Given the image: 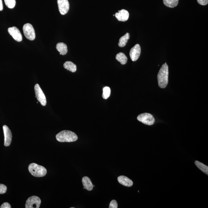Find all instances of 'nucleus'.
I'll list each match as a JSON object with an SVG mask.
<instances>
[{
  "mask_svg": "<svg viewBox=\"0 0 208 208\" xmlns=\"http://www.w3.org/2000/svg\"><path fill=\"white\" fill-rule=\"evenodd\" d=\"M35 97L37 98L38 100L39 101L42 106L46 105L47 104L46 98L39 84H36L35 85Z\"/></svg>",
  "mask_w": 208,
  "mask_h": 208,
  "instance_id": "nucleus-7",
  "label": "nucleus"
},
{
  "mask_svg": "<svg viewBox=\"0 0 208 208\" xmlns=\"http://www.w3.org/2000/svg\"><path fill=\"white\" fill-rule=\"evenodd\" d=\"M57 50L60 52V55H65L67 53V47L65 44L63 43H59L57 44Z\"/></svg>",
  "mask_w": 208,
  "mask_h": 208,
  "instance_id": "nucleus-15",
  "label": "nucleus"
},
{
  "mask_svg": "<svg viewBox=\"0 0 208 208\" xmlns=\"http://www.w3.org/2000/svg\"><path fill=\"white\" fill-rule=\"evenodd\" d=\"M141 52V47L139 44H136L130 51V56L131 60L133 61L137 60L139 58Z\"/></svg>",
  "mask_w": 208,
  "mask_h": 208,
  "instance_id": "nucleus-8",
  "label": "nucleus"
},
{
  "mask_svg": "<svg viewBox=\"0 0 208 208\" xmlns=\"http://www.w3.org/2000/svg\"><path fill=\"white\" fill-rule=\"evenodd\" d=\"M116 59L122 65H125L127 62V57L123 52H120L117 54L116 56Z\"/></svg>",
  "mask_w": 208,
  "mask_h": 208,
  "instance_id": "nucleus-18",
  "label": "nucleus"
},
{
  "mask_svg": "<svg viewBox=\"0 0 208 208\" xmlns=\"http://www.w3.org/2000/svg\"><path fill=\"white\" fill-rule=\"evenodd\" d=\"M137 120L143 124L148 125H152L155 122V119L153 116L148 113H144L139 115Z\"/></svg>",
  "mask_w": 208,
  "mask_h": 208,
  "instance_id": "nucleus-5",
  "label": "nucleus"
},
{
  "mask_svg": "<svg viewBox=\"0 0 208 208\" xmlns=\"http://www.w3.org/2000/svg\"><path fill=\"white\" fill-rule=\"evenodd\" d=\"M56 138L60 142H71L77 141L78 137L73 132L63 130L56 135Z\"/></svg>",
  "mask_w": 208,
  "mask_h": 208,
  "instance_id": "nucleus-2",
  "label": "nucleus"
},
{
  "mask_svg": "<svg viewBox=\"0 0 208 208\" xmlns=\"http://www.w3.org/2000/svg\"><path fill=\"white\" fill-rule=\"evenodd\" d=\"M168 66L165 63L162 65L157 76L158 85L160 88H165L167 87L168 82Z\"/></svg>",
  "mask_w": 208,
  "mask_h": 208,
  "instance_id": "nucleus-1",
  "label": "nucleus"
},
{
  "mask_svg": "<svg viewBox=\"0 0 208 208\" xmlns=\"http://www.w3.org/2000/svg\"><path fill=\"white\" fill-rule=\"evenodd\" d=\"M63 66L64 68L72 72H75L77 71V66L75 64L72 62L70 61L66 62L64 64Z\"/></svg>",
  "mask_w": 208,
  "mask_h": 208,
  "instance_id": "nucleus-16",
  "label": "nucleus"
},
{
  "mask_svg": "<svg viewBox=\"0 0 208 208\" xmlns=\"http://www.w3.org/2000/svg\"><path fill=\"white\" fill-rule=\"evenodd\" d=\"M28 170L31 175L35 177L45 176L47 172L45 167L35 163L30 164L28 167Z\"/></svg>",
  "mask_w": 208,
  "mask_h": 208,
  "instance_id": "nucleus-3",
  "label": "nucleus"
},
{
  "mask_svg": "<svg viewBox=\"0 0 208 208\" xmlns=\"http://www.w3.org/2000/svg\"><path fill=\"white\" fill-rule=\"evenodd\" d=\"M3 10V5L2 0H0V11H2Z\"/></svg>",
  "mask_w": 208,
  "mask_h": 208,
  "instance_id": "nucleus-27",
  "label": "nucleus"
},
{
  "mask_svg": "<svg viewBox=\"0 0 208 208\" xmlns=\"http://www.w3.org/2000/svg\"><path fill=\"white\" fill-rule=\"evenodd\" d=\"M165 6L170 8H174L178 4L179 0H163Z\"/></svg>",
  "mask_w": 208,
  "mask_h": 208,
  "instance_id": "nucleus-19",
  "label": "nucleus"
},
{
  "mask_svg": "<svg viewBox=\"0 0 208 208\" xmlns=\"http://www.w3.org/2000/svg\"><path fill=\"white\" fill-rule=\"evenodd\" d=\"M111 94V89L110 88L106 87L103 89L102 97L104 99H107L109 97Z\"/></svg>",
  "mask_w": 208,
  "mask_h": 208,
  "instance_id": "nucleus-21",
  "label": "nucleus"
},
{
  "mask_svg": "<svg viewBox=\"0 0 208 208\" xmlns=\"http://www.w3.org/2000/svg\"><path fill=\"white\" fill-rule=\"evenodd\" d=\"M1 208H11V205L8 202H5L2 205Z\"/></svg>",
  "mask_w": 208,
  "mask_h": 208,
  "instance_id": "nucleus-26",
  "label": "nucleus"
},
{
  "mask_svg": "<svg viewBox=\"0 0 208 208\" xmlns=\"http://www.w3.org/2000/svg\"><path fill=\"white\" fill-rule=\"evenodd\" d=\"M59 11L61 14L65 15L68 13L69 4L68 0H57Z\"/></svg>",
  "mask_w": 208,
  "mask_h": 208,
  "instance_id": "nucleus-9",
  "label": "nucleus"
},
{
  "mask_svg": "<svg viewBox=\"0 0 208 208\" xmlns=\"http://www.w3.org/2000/svg\"><path fill=\"white\" fill-rule=\"evenodd\" d=\"M7 188L4 184H0V194H4L6 192Z\"/></svg>",
  "mask_w": 208,
  "mask_h": 208,
  "instance_id": "nucleus-23",
  "label": "nucleus"
},
{
  "mask_svg": "<svg viewBox=\"0 0 208 208\" xmlns=\"http://www.w3.org/2000/svg\"><path fill=\"white\" fill-rule=\"evenodd\" d=\"M5 4L8 8L13 9L16 4V0H4Z\"/></svg>",
  "mask_w": 208,
  "mask_h": 208,
  "instance_id": "nucleus-22",
  "label": "nucleus"
},
{
  "mask_svg": "<svg viewBox=\"0 0 208 208\" xmlns=\"http://www.w3.org/2000/svg\"><path fill=\"white\" fill-rule=\"evenodd\" d=\"M195 164L198 168L202 172L206 174V175H208V167L207 166L204 164V163L198 161H196L195 162Z\"/></svg>",
  "mask_w": 208,
  "mask_h": 208,
  "instance_id": "nucleus-20",
  "label": "nucleus"
},
{
  "mask_svg": "<svg viewBox=\"0 0 208 208\" xmlns=\"http://www.w3.org/2000/svg\"><path fill=\"white\" fill-rule=\"evenodd\" d=\"M71 208H74V207H71Z\"/></svg>",
  "mask_w": 208,
  "mask_h": 208,
  "instance_id": "nucleus-28",
  "label": "nucleus"
},
{
  "mask_svg": "<svg viewBox=\"0 0 208 208\" xmlns=\"http://www.w3.org/2000/svg\"><path fill=\"white\" fill-rule=\"evenodd\" d=\"M197 1L199 4L202 6H205L208 3V0H197Z\"/></svg>",
  "mask_w": 208,
  "mask_h": 208,
  "instance_id": "nucleus-25",
  "label": "nucleus"
},
{
  "mask_svg": "<svg viewBox=\"0 0 208 208\" xmlns=\"http://www.w3.org/2000/svg\"><path fill=\"white\" fill-rule=\"evenodd\" d=\"M41 202V200L39 197L36 196H31L27 199L25 208H39Z\"/></svg>",
  "mask_w": 208,
  "mask_h": 208,
  "instance_id": "nucleus-6",
  "label": "nucleus"
},
{
  "mask_svg": "<svg viewBox=\"0 0 208 208\" xmlns=\"http://www.w3.org/2000/svg\"><path fill=\"white\" fill-rule=\"evenodd\" d=\"M130 38V35L129 33H126L125 35L122 36L120 38V39L119 43H118V45L121 48L124 47L126 45L127 43L128 40H129Z\"/></svg>",
  "mask_w": 208,
  "mask_h": 208,
  "instance_id": "nucleus-17",
  "label": "nucleus"
},
{
  "mask_svg": "<svg viewBox=\"0 0 208 208\" xmlns=\"http://www.w3.org/2000/svg\"><path fill=\"white\" fill-rule=\"evenodd\" d=\"M115 16L118 21L125 22L127 21L129 18V13L126 10L122 9L118 11V13H116Z\"/></svg>",
  "mask_w": 208,
  "mask_h": 208,
  "instance_id": "nucleus-12",
  "label": "nucleus"
},
{
  "mask_svg": "<svg viewBox=\"0 0 208 208\" xmlns=\"http://www.w3.org/2000/svg\"><path fill=\"white\" fill-rule=\"evenodd\" d=\"M109 208H117L118 204L117 202L115 200H112L110 203Z\"/></svg>",
  "mask_w": 208,
  "mask_h": 208,
  "instance_id": "nucleus-24",
  "label": "nucleus"
},
{
  "mask_svg": "<svg viewBox=\"0 0 208 208\" xmlns=\"http://www.w3.org/2000/svg\"><path fill=\"white\" fill-rule=\"evenodd\" d=\"M8 32L12 36L13 39L18 42H21L23 40L22 35L20 30L16 27L9 28L8 29Z\"/></svg>",
  "mask_w": 208,
  "mask_h": 208,
  "instance_id": "nucleus-10",
  "label": "nucleus"
},
{
  "mask_svg": "<svg viewBox=\"0 0 208 208\" xmlns=\"http://www.w3.org/2000/svg\"><path fill=\"white\" fill-rule=\"evenodd\" d=\"M3 129L4 135V146H9L11 143L12 134L7 126H3Z\"/></svg>",
  "mask_w": 208,
  "mask_h": 208,
  "instance_id": "nucleus-11",
  "label": "nucleus"
},
{
  "mask_svg": "<svg viewBox=\"0 0 208 208\" xmlns=\"http://www.w3.org/2000/svg\"><path fill=\"white\" fill-rule=\"evenodd\" d=\"M23 31L24 35L28 39L30 40H35V34L34 28L31 24L27 23L23 27Z\"/></svg>",
  "mask_w": 208,
  "mask_h": 208,
  "instance_id": "nucleus-4",
  "label": "nucleus"
},
{
  "mask_svg": "<svg viewBox=\"0 0 208 208\" xmlns=\"http://www.w3.org/2000/svg\"><path fill=\"white\" fill-rule=\"evenodd\" d=\"M118 182L125 186L131 187L133 185L132 181L125 176H120L118 178Z\"/></svg>",
  "mask_w": 208,
  "mask_h": 208,
  "instance_id": "nucleus-13",
  "label": "nucleus"
},
{
  "mask_svg": "<svg viewBox=\"0 0 208 208\" xmlns=\"http://www.w3.org/2000/svg\"><path fill=\"white\" fill-rule=\"evenodd\" d=\"M83 185L84 189H86L88 191L92 190L93 188V185L90 179L88 177H83L82 180Z\"/></svg>",
  "mask_w": 208,
  "mask_h": 208,
  "instance_id": "nucleus-14",
  "label": "nucleus"
}]
</instances>
